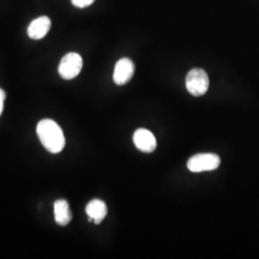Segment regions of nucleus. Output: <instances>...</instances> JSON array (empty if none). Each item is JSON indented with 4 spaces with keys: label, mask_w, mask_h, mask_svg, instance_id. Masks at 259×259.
<instances>
[{
    "label": "nucleus",
    "mask_w": 259,
    "mask_h": 259,
    "mask_svg": "<svg viewBox=\"0 0 259 259\" xmlns=\"http://www.w3.org/2000/svg\"><path fill=\"white\" fill-rule=\"evenodd\" d=\"M37 135L42 146L52 154H58L65 148V139L61 127L51 119L39 121Z\"/></svg>",
    "instance_id": "f257e3e1"
},
{
    "label": "nucleus",
    "mask_w": 259,
    "mask_h": 259,
    "mask_svg": "<svg viewBox=\"0 0 259 259\" xmlns=\"http://www.w3.org/2000/svg\"><path fill=\"white\" fill-rule=\"evenodd\" d=\"M186 89L193 96H202L207 92L209 79L206 72L202 68H193L186 76Z\"/></svg>",
    "instance_id": "f03ea898"
},
{
    "label": "nucleus",
    "mask_w": 259,
    "mask_h": 259,
    "mask_svg": "<svg viewBox=\"0 0 259 259\" xmlns=\"http://www.w3.org/2000/svg\"><path fill=\"white\" fill-rule=\"evenodd\" d=\"M82 67H83L82 57L77 53L71 52L66 54L62 59L58 67V71L63 79L71 80L80 74Z\"/></svg>",
    "instance_id": "7ed1b4c3"
},
{
    "label": "nucleus",
    "mask_w": 259,
    "mask_h": 259,
    "mask_svg": "<svg viewBox=\"0 0 259 259\" xmlns=\"http://www.w3.org/2000/svg\"><path fill=\"white\" fill-rule=\"evenodd\" d=\"M221 163V159L215 154H198L189 158L187 168L194 173L204 171H212L217 169Z\"/></svg>",
    "instance_id": "20e7f679"
},
{
    "label": "nucleus",
    "mask_w": 259,
    "mask_h": 259,
    "mask_svg": "<svg viewBox=\"0 0 259 259\" xmlns=\"http://www.w3.org/2000/svg\"><path fill=\"white\" fill-rule=\"evenodd\" d=\"M135 73V65L128 59H120L114 67L113 71V81L118 85H123L128 83Z\"/></svg>",
    "instance_id": "39448f33"
},
{
    "label": "nucleus",
    "mask_w": 259,
    "mask_h": 259,
    "mask_svg": "<svg viewBox=\"0 0 259 259\" xmlns=\"http://www.w3.org/2000/svg\"><path fill=\"white\" fill-rule=\"evenodd\" d=\"M134 142L137 148L144 153H152L157 148L156 138L149 130H137L134 134Z\"/></svg>",
    "instance_id": "423d86ee"
},
{
    "label": "nucleus",
    "mask_w": 259,
    "mask_h": 259,
    "mask_svg": "<svg viewBox=\"0 0 259 259\" xmlns=\"http://www.w3.org/2000/svg\"><path fill=\"white\" fill-rule=\"evenodd\" d=\"M51 27V20L47 17L42 16L34 19L27 28V34L32 39H40L46 37Z\"/></svg>",
    "instance_id": "0eeeda50"
},
{
    "label": "nucleus",
    "mask_w": 259,
    "mask_h": 259,
    "mask_svg": "<svg viewBox=\"0 0 259 259\" xmlns=\"http://www.w3.org/2000/svg\"><path fill=\"white\" fill-rule=\"evenodd\" d=\"M85 212L89 216L90 222L93 221L96 225H98L102 222L105 217L107 216L108 208L103 201L96 199V200L91 201L85 207Z\"/></svg>",
    "instance_id": "6e6552de"
},
{
    "label": "nucleus",
    "mask_w": 259,
    "mask_h": 259,
    "mask_svg": "<svg viewBox=\"0 0 259 259\" xmlns=\"http://www.w3.org/2000/svg\"><path fill=\"white\" fill-rule=\"evenodd\" d=\"M55 221L60 226H66L72 220V213L69 209V204L65 200H58L54 204Z\"/></svg>",
    "instance_id": "1a4fd4ad"
},
{
    "label": "nucleus",
    "mask_w": 259,
    "mask_h": 259,
    "mask_svg": "<svg viewBox=\"0 0 259 259\" xmlns=\"http://www.w3.org/2000/svg\"><path fill=\"white\" fill-rule=\"evenodd\" d=\"M95 0H71L73 6L77 8H85L92 5Z\"/></svg>",
    "instance_id": "9d476101"
},
{
    "label": "nucleus",
    "mask_w": 259,
    "mask_h": 259,
    "mask_svg": "<svg viewBox=\"0 0 259 259\" xmlns=\"http://www.w3.org/2000/svg\"><path fill=\"white\" fill-rule=\"evenodd\" d=\"M6 98V94L4 93V91L0 88V115L3 111V107H4V100Z\"/></svg>",
    "instance_id": "9b49d317"
}]
</instances>
